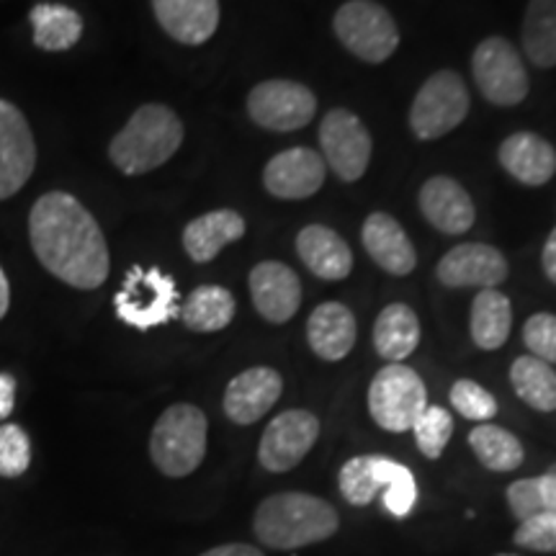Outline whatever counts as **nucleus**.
Wrapping results in <instances>:
<instances>
[{
	"instance_id": "nucleus-24",
	"label": "nucleus",
	"mask_w": 556,
	"mask_h": 556,
	"mask_svg": "<svg viewBox=\"0 0 556 556\" xmlns=\"http://www.w3.org/2000/svg\"><path fill=\"white\" fill-rule=\"evenodd\" d=\"M358 325L353 312L340 302H325L309 315V348L323 361H343L356 345Z\"/></svg>"
},
{
	"instance_id": "nucleus-36",
	"label": "nucleus",
	"mask_w": 556,
	"mask_h": 556,
	"mask_svg": "<svg viewBox=\"0 0 556 556\" xmlns=\"http://www.w3.org/2000/svg\"><path fill=\"white\" fill-rule=\"evenodd\" d=\"M31 464L29 435L18 426H0V477H21Z\"/></svg>"
},
{
	"instance_id": "nucleus-37",
	"label": "nucleus",
	"mask_w": 556,
	"mask_h": 556,
	"mask_svg": "<svg viewBox=\"0 0 556 556\" xmlns=\"http://www.w3.org/2000/svg\"><path fill=\"white\" fill-rule=\"evenodd\" d=\"M523 343L531 351L533 358L544 361V364H556V315L541 312L533 315L523 328Z\"/></svg>"
},
{
	"instance_id": "nucleus-15",
	"label": "nucleus",
	"mask_w": 556,
	"mask_h": 556,
	"mask_svg": "<svg viewBox=\"0 0 556 556\" xmlns=\"http://www.w3.org/2000/svg\"><path fill=\"white\" fill-rule=\"evenodd\" d=\"M435 276L448 289H497L507 278V261L497 248L484 242H464L443 255Z\"/></svg>"
},
{
	"instance_id": "nucleus-43",
	"label": "nucleus",
	"mask_w": 556,
	"mask_h": 556,
	"mask_svg": "<svg viewBox=\"0 0 556 556\" xmlns=\"http://www.w3.org/2000/svg\"><path fill=\"white\" fill-rule=\"evenodd\" d=\"M9 307H11V287H9V278L3 274V268H0V319L5 317Z\"/></svg>"
},
{
	"instance_id": "nucleus-27",
	"label": "nucleus",
	"mask_w": 556,
	"mask_h": 556,
	"mask_svg": "<svg viewBox=\"0 0 556 556\" xmlns=\"http://www.w3.org/2000/svg\"><path fill=\"white\" fill-rule=\"evenodd\" d=\"M513 307L510 299L497 289H482L471 304V340L482 351H497L510 338Z\"/></svg>"
},
{
	"instance_id": "nucleus-31",
	"label": "nucleus",
	"mask_w": 556,
	"mask_h": 556,
	"mask_svg": "<svg viewBox=\"0 0 556 556\" xmlns=\"http://www.w3.org/2000/svg\"><path fill=\"white\" fill-rule=\"evenodd\" d=\"M510 384L528 407L539 413L556 409V371L544 361L533 356H520L510 366Z\"/></svg>"
},
{
	"instance_id": "nucleus-1",
	"label": "nucleus",
	"mask_w": 556,
	"mask_h": 556,
	"mask_svg": "<svg viewBox=\"0 0 556 556\" xmlns=\"http://www.w3.org/2000/svg\"><path fill=\"white\" fill-rule=\"evenodd\" d=\"M29 240L41 266L73 289H99L109 278V245L99 222L65 191L45 193L29 214Z\"/></svg>"
},
{
	"instance_id": "nucleus-44",
	"label": "nucleus",
	"mask_w": 556,
	"mask_h": 556,
	"mask_svg": "<svg viewBox=\"0 0 556 556\" xmlns=\"http://www.w3.org/2000/svg\"><path fill=\"white\" fill-rule=\"evenodd\" d=\"M548 475H554V477H556V464H554V467H552V469H548Z\"/></svg>"
},
{
	"instance_id": "nucleus-40",
	"label": "nucleus",
	"mask_w": 556,
	"mask_h": 556,
	"mask_svg": "<svg viewBox=\"0 0 556 556\" xmlns=\"http://www.w3.org/2000/svg\"><path fill=\"white\" fill-rule=\"evenodd\" d=\"M16 405V379L11 374H0V420H5Z\"/></svg>"
},
{
	"instance_id": "nucleus-20",
	"label": "nucleus",
	"mask_w": 556,
	"mask_h": 556,
	"mask_svg": "<svg viewBox=\"0 0 556 556\" xmlns=\"http://www.w3.org/2000/svg\"><path fill=\"white\" fill-rule=\"evenodd\" d=\"M361 240H364L366 253L371 261H377L379 268H384L392 276H407L413 274L417 255L413 248V240L394 217L384 212L368 214L361 229Z\"/></svg>"
},
{
	"instance_id": "nucleus-22",
	"label": "nucleus",
	"mask_w": 556,
	"mask_h": 556,
	"mask_svg": "<svg viewBox=\"0 0 556 556\" xmlns=\"http://www.w3.org/2000/svg\"><path fill=\"white\" fill-rule=\"evenodd\" d=\"M296 253L304 266L323 281H343L351 276L353 253L336 229L307 225L296 235Z\"/></svg>"
},
{
	"instance_id": "nucleus-41",
	"label": "nucleus",
	"mask_w": 556,
	"mask_h": 556,
	"mask_svg": "<svg viewBox=\"0 0 556 556\" xmlns=\"http://www.w3.org/2000/svg\"><path fill=\"white\" fill-rule=\"evenodd\" d=\"M541 266H544V274L552 283H556V227L548 235L546 245H544V255H541Z\"/></svg>"
},
{
	"instance_id": "nucleus-29",
	"label": "nucleus",
	"mask_w": 556,
	"mask_h": 556,
	"mask_svg": "<svg viewBox=\"0 0 556 556\" xmlns=\"http://www.w3.org/2000/svg\"><path fill=\"white\" fill-rule=\"evenodd\" d=\"M34 45L45 52H65L83 37V18L78 11L58 3H41L31 9Z\"/></svg>"
},
{
	"instance_id": "nucleus-38",
	"label": "nucleus",
	"mask_w": 556,
	"mask_h": 556,
	"mask_svg": "<svg viewBox=\"0 0 556 556\" xmlns=\"http://www.w3.org/2000/svg\"><path fill=\"white\" fill-rule=\"evenodd\" d=\"M516 544L528 552L556 554V513L523 520L516 531Z\"/></svg>"
},
{
	"instance_id": "nucleus-35",
	"label": "nucleus",
	"mask_w": 556,
	"mask_h": 556,
	"mask_svg": "<svg viewBox=\"0 0 556 556\" xmlns=\"http://www.w3.org/2000/svg\"><path fill=\"white\" fill-rule=\"evenodd\" d=\"M451 405L458 409V415L477 422H486L497 415L495 397L471 379H462L451 387Z\"/></svg>"
},
{
	"instance_id": "nucleus-14",
	"label": "nucleus",
	"mask_w": 556,
	"mask_h": 556,
	"mask_svg": "<svg viewBox=\"0 0 556 556\" xmlns=\"http://www.w3.org/2000/svg\"><path fill=\"white\" fill-rule=\"evenodd\" d=\"M325 178H328V165L323 155H317L309 148H291L278 152L268 160L266 170H263V186L270 197L299 201L309 199L323 189Z\"/></svg>"
},
{
	"instance_id": "nucleus-25",
	"label": "nucleus",
	"mask_w": 556,
	"mask_h": 556,
	"mask_svg": "<svg viewBox=\"0 0 556 556\" xmlns=\"http://www.w3.org/2000/svg\"><path fill=\"white\" fill-rule=\"evenodd\" d=\"M420 343V319L407 304L394 302L381 309L374 325V345L389 364H402Z\"/></svg>"
},
{
	"instance_id": "nucleus-5",
	"label": "nucleus",
	"mask_w": 556,
	"mask_h": 556,
	"mask_svg": "<svg viewBox=\"0 0 556 556\" xmlns=\"http://www.w3.org/2000/svg\"><path fill=\"white\" fill-rule=\"evenodd\" d=\"M332 29L348 52L371 65L387 62L400 47L392 13L374 0H348L332 18Z\"/></svg>"
},
{
	"instance_id": "nucleus-2",
	"label": "nucleus",
	"mask_w": 556,
	"mask_h": 556,
	"mask_svg": "<svg viewBox=\"0 0 556 556\" xmlns=\"http://www.w3.org/2000/svg\"><path fill=\"white\" fill-rule=\"evenodd\" d=\"M336 507L307 492H281L266 497L255 513L253 531L263 546L276 552L319 544L338 531Z\"/></svg>"
},
{
	"instance_id": "nucleus-4",
	"label": "nucleus",
	"mask_w": 556,
	"mask_h": 556,
	"mask_svg": "<svg viewBox=\"0 0 556 556\" xmlns=\"http://www.w3.org/2000/svg\"><path fill=\"white\" fill-rule=\"evenodd\" d=\"M208 422L204 409L189 402L170 405L157 417L150 435V456L165 477H189L206 456Z\"/></svg>"
},
{
	"instance_id": "nucleus-18",
	"label": "nucleus",
	"mask_w": 556,
	"mask_h": 556,
	"mask_svg": "<svg viewBox=\"0 0 556 556\" xmlns=\"http://www.w3.org/2000/svg\"><path fill=\"white\" fill-rule=\"evenodd\" d=\"M420 212L430 225L446 235H464L475 227V201L462 184L448 176H433L420 189Z\"/></svg>"
},
{
	"instance_id": "nucleus-10",
	"label": "nucleus",
	"mask_w": 556,
	"mask_h": 556,
	"mask_svg": "<svg viewBox=\"0 0 556 556\" xmlns=\"http://www.w3.org/2000/svg\"><path fill=\"white\" fill-rule=\"evenodd\" d=\"M319 144H323L325 165L336 170L340 180L353 184L364 178L371 163L374 142L366 124L353 111L332 109L319 124Z\"/></svg>"
},
{
	"instance_id": "nucleus-39",
	"label": "nucleus",
	"mask_w": 556,
	"mask_h": 556,
	"mask_svg": "<svg viewBox=\"0 0 556 556\" xmlns=\"http://www.w3.org/2000/svg\"><path fill=\"white\" fill-rule=\"evenodd\" d=\"M381 503H384V507L394 518H405L413 513V507L417 503V482L413 471H409L405 464H402L392 482L384 486V492H381Z\"/></svg>"
},
{
	"instance_id": "nucleus-42",
	"label": "nucleus",
	"mask_w": 556,
	"mask_h": 556,
	"mask_svg": "<svg viewBox=\"0 0 556 556\" xmlns=\"http://www.w3.org/2000/svg\"><path fill=\"white\" fill-rule=\"evenodd\" d=\"M201 556H266L261 552V548L255 546H248V544H225V546H217V548H208Z\"/></svg>"
},
{
	"instance_id": "nucleus-11",
	"label": "nucleus",
	"mask_w": 556,
	"mask_h": 556,
	"mask_svg": "<svg viewBox=\"0 0 556 556\" xmlns=\"http://www.w3.org/2000/svg\"><path fill=\"white\" fill-rule=\"evenodd\" d=\"M315 111V93L294 80H263L248 96V116L258 127L270 131L307 127Z\"/></svg>"
},
{
	"instance_id": "nucleus-8",
	"label": "nucleus",
	"mask_w": 556,
	"mask_h": 556,
	"mask_svg": "<svg viewBox=\"0 0 556 556\" xmlns=\"http://www.w3.org/2000/svg\"><path fill=\"white\" fill-rule=\"evenodd\" d=\"M469 114L467 83L451 70L430 75L409 109V129L417 139H438L454 131Z\"/></svg>"
},
{
	"instance_id": "nucleus-23",
	"label": "nucleus",
	"mask_w": 556,
	"mask_h": 556,
	"mask_svg": "<svg viewBox=\"0 0 556 556\" xmlns=\"http://www.w3.org/2000/svg\"><path fill=\"white\" fill-rule=\"evenodd\" d=\"M500 165L526 186H544L556 173V150L544 137L518 131L500 144Z\"/></svg>"
},
{
	"instance_id": "nucleus-12",
	"label": "nucleus",
	"mask_w": 556,
	"mask_h": 556,
	"mask_svg": "<svg viewBox=\"0 0 556 556\" xmlns=\"http://www.w3.org/2000/svg\"><path fill=\"white\" fill-rule=\"evenodd\" d=\"M317 438L319 420L309 409H287V413L276 415L263 430L258 446L261 467L276 471V475L294 469L309 454Z\"/></svg>"
},
{
	"instance_id": "nucleus-34",
	"label": "nucleus",
	"mask_w": 556,
	"mask_h": 556,
	"mask_svg": "<svg viewBox=\"0 0 556 556\" xmlns=\"http://www.w3.org/2000/svg\"><path fill=\"white\" fill-rule=\"evenodd\" d=\"M415 441L417 448L422 451V456L428 458H441L443 451H446L451 433H454V417H451L448 409L428 405L422 409V415L415 420Z\"/></svg>"
},
{
	"instance_id": "nucleus-3",
	"label": "nucleus",
	"mask_w": 556,
	"mask_h": 556,
	"mask_svg": "<svg viewBox=\"0 0 556 556\" xmlns=\"http://www.w3.org/2000/svg\"><path fill=\"white\" fill-rule=\"evenodd\" d=\"M184 144V122L163 103H144L111 139L109 157L124 176H142L165 165Z\"/></svg>"
},
{
	"instance_id": "nucleus-32",
	"label": "nucleus",
	"mask_w": 556,
	"mask_h": 556,
	"mask_svg": "<svg viewBox=\"0 0 556 556\" xmlns=\"http://www.w3.org/2000/svg\"><path fill=\"white\" fill-rule=\"evenodd\" d=\"M469 446L479 458V464L490 471H513L526 458V451L518 438L500 426H477L469 433Z\"/></svg>"
},
{
	"instance_id": "nucleus-45",
	"label": "nucleus",
	"mask_w": 556,
	"mask_h": 556,
	"mask_svg": "<svg viewBox=\"0 0 556 556\" xmlns=\"http://www.w3.org/2000/svg\"><path fill=\"white\" fill-rule=\"evenodd\" d=\"M500 556H516V554H500Z\"/></svg>"
},
{
	"instance_id": "nucleus-17",
	"label": "nucleus",
	"mask_w": 556,
	"mask_h": 556,
	"mask_svg": "<svg viewBox=\"0 0 556 556\" xmlns=\"http://www.w3.org/2000/svg\"><path fill=\"white\" fill-rule=\"evenodd\" d=\"M283 379L276 368L253 366L229 381L225 389V415L235 426H253L281 397Z\"/></svg>"
},
{
	"instance_id": "nucleus-16",
	"label": "nucleus",
	"mask_w": 556,
	"mask_h": 556,
	"mask_svg": "<svg viewBox=\"0 0 556 556\" xmlns=\"http://www.w3.org/2000/svg\"><path fill=\"white\" fill-rule=\"evenodd\" d=\"M250 296L263 319L274 325L289 323L302 304L299 276L281 261H263L250 270Z\"/></svg>"
},
{
	"instance_id": "nucleus-26",
	"label": "nucleus",
	"mask_w": 556,
	"mask_h": 556,
	"mask_svg": "<svg viewBox=\"0 0 556 556\" xmlns=\"http://www.w3.org/2000/svg\"><path fill=\"white\" fill-rule=\"evenodd\" d=\"M402 464L387 456H356L343 464L338 484L351 505L364 507L392 482Z\"/></svg>"
},
{
	"instance_id": "nucleus-28",
	"label": "nucleus",
	"mask_w": 556,
	"mask_h": 556,
	"mask_svg": "<svg viewBox=\"0 0 556 556\" xmlns=\"http://www.w3.org/2000/svg\"><path fill=\"white\" fill-rule=\"evenodd\" d=\"M235 309H238V304L225 287L204 283L186 299L184 307H180V319L193 332H219L232 323Z\"/></svg>"
},
{
	"instance_id": "nucleus-19",
	"label": "nucleus",
	"mask_w": 556,
	"mask_h": 556,
	"mask_svg": "<svg viewBox=\"0 0 556 556\" xmlns=\"http://www.w3.org/2000/svg\"><path fill=\"white\" fill-rule=\"evenodd\" d=\"M157 24L180 45L199 47L219 26V0H152Z\"/></svg>"
},
{
	"instance_id": "nucleus-9",
	"label": "nucleus",
	"mask_w": 556,
	"mask_h": 556,
	"mask_svg": "<svg viewBox=\"0 0 556 556\" xmlns=\"http://www.w3.org/2000/svg\"><path fill=\"white\" fill-rule=\"evenodd\" d=\"M471 73L482 96L495 106H518L528 96V73L516 47L503 37L479 41Z\"/></svg>"
},
{
	"instance_id": "nucleus-30",
	"label": "nucleus",
	"mask_w": 556,
	"mask_h": 556,
	"mask_svg": "<svg viewBox=\"0 0 556 556\" xmlns=\"http://www.w3.org/2000/svg\"><path fill=\"white\" fill-rule=\"evenodd\" d=\"M526 58L541 70L556 67V0H531L523 18Z\"/></svg>"
},
{
	"instance_id": "nucleus-13",
	"label": "nucleus",
	"mask_w": 556,
	"mask_h": 556,
	"mask_svg": "<svg viewBox=\"0 0 556 556\" xmlns=\"http://www.w3.org/2000/svg\"><path fill=\"white\" fill-rule=\"evenodd\" d=\"M37 168V142L18 106L0 99V201L26 186Z\"/></svg>"
},
{
	"instance_id": "nucleus-7",
	"label": "nucleus",
	"mask_w": 556,
	"mask_h": 556,
	"mask_svg": "<svg viewBox=\"0 0 556 556\" xmlns=\"http://www.w3.org/2000/svg\"><path fill=\"white\" fill-rule=\"evenodd\" d=\"M428 407V389L417 371L405 364H389L368 387V413L389 433L413 430L415 420Z\"/></svg>"
},
{
	"instance_id": "nucleus-33",
	"label": "nucleus",
	"mask_w": 556,
	"mask_h": 556,
	"mask_svg": "<svg viewBox=\"0 0 556 556\" xmlns=\"http://www.w3.org/2000/svg\"><path fill=\"white\" fill-rule=\"evenodd\" d=\"M507 505L520 523L556 513V477L546 471L541 477L518 479L507 486Z\"/></svg>"
},
{
	"instance_id": "nucleus-6",
	"label": "nucleus",
	"mask_w": 556,
	"mask_h": 556,
	"mask_svg": "<svg viewBox=\"0 0 556 556\" xmlns=\"http://www.w3.org/2000/svg\"><path fill=\"white\" fill-rule=\"evenodd\" d=\"M114 307L122 323L137 330L170 323L180 315L176 281L155 266H131L124 276L119 294L114 296Z\"/></svg>"
},
{
	"instance_id": "nucleus-21",
	"label": "nucleus",
	"mask_w": 556,
	"mask_h": 556,
	"mask_svg": "<svg viewBox=\"0 0 556 556\" xmlns=\"http://www.w3.org/2000/svg\"><path fill=\"white\" fill-rule=\"evenodd\" d=\"M245 217L235 208H214V212L201 214L191 219L184 229V250L191 261L208 263L232 242L242 240L245 235Z\"/></svg>"
}]
</instances>
